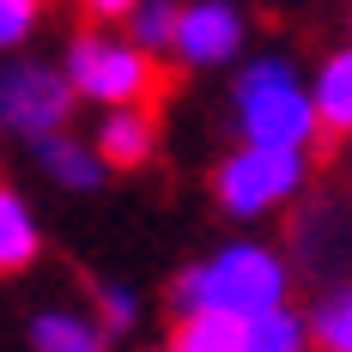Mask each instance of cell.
<instances>
[{"label":"cell","instance_id":"obj_1","mask_svg":"<svg viewBox=\"0 0 352 352\" xmlns=\"http://www.w3.org/2000/svg\"><path fill=\"white\" fill-rule=\"evenodd\" d=\"M285 292H292V267L267 243H231V249H219V255L176 274L170 310L176 316H188V310H231V316L249 322L255 310L285 304Z\"/></svg>","mask_w":352,"mask_h":352},{"label":"cell","instance_id":"obj_2","mask_svg":"<svg viewBox=\"0 0 352 352\" xmlns=\"http://www.w3.org/2000/svg\"><path fill=\"white\" fill-rule=\"evenodd\" d=\"M231 116H237L243 140H261V146H310L322 134L316 91L285 55H261V61H249L237 73Z\"/></svg>","mask_w":352,"mask_h":352},{"label":"cell","instance_id":"obj_3","mask_svg":"<svg viewBox=\"0 0 352 352\" xmlns=\"http://www.w3.org/2000/svg\"><path fill=\"white\" fill-rule=\"evenodd\" d=\"M304 146H261L249 140L243 152H231L219 170H212V195H219V207L231 212V219H267V212H280L285 201H298L304 195Z\"/></svg>","mask_w":352,"mask_h":352},{"label":"cell","instance_id":"obj_4","mask_svg":"<svg viewBox=\"0 0 352 352\" xmlns=\"http://www.w3.org/2000/svg\"><path fill=\"white\" fill-rule=\"evenodd\" d=\"M67 79L91 104H152V91L164 85L146 43L109 31H85L67 43Z\"/></svg>","mask_w":352,"mask_h":352},{"label":"cell","instance_id":"obj_5","mask_svg":"<svg viewBox=\"0 0 352 352\" xmlns=\"http://www.w3.org/2000/svg\"><path fill=\"white\" fill-rule=\"evenodd\" d=\"M73 79L67 67H49V61H0V128H12L19 140H43V134H61L73 116Z\"/></svg>","mask_w":352,"mask_h":352},{"label":"cell","instance_id":"obj_6","mask_svg":"<svg viewBox=\"0 0 352 352\" xmlns=\"http://www.w3.org/2000/svg\"><path fill=\"white\" fill-rule=\"evenodd\" d=\"M243 12L231 6V0H195V6H182L176 12V61L182 67H225V61H237V49H243Z\"/></svg>","mask_w":352,"mask_h":352},{"label":"cell","instance_id":"obj_7","mask_svg":"<svg viewBox=\"0 0 352 352\" xmlns=\"http://www.w3.org/2000/svg\"><path fill=\"white\" fill-rule=\"evenodd\" d=\"M292 255H298V267H304L310 280L328 285V274H340L352 261V212L346 207L298 212V225H292Z\"/></svg>","mask_w":352,"mask_h":352},{"label":"cell","instance_id":"obj_8","mask_svg":"<svg viewBox=\"0 0 352 352\" xmlns=\"http://www.w3.org/2000/svg\"><path fill=\"white\" fill-rule=\"evenodd\" d=\"M91 146L104 152L109 170H140L152 158V146H158V122H152L146 104H109V116L98 122V140Z\"/></svg>","mask_w":352,"mask_h":352},{"label":"cell","instance_id":"obj_9","mask_svg":"<svg viewBox=\"0 0 352 352\" xmlns=\"http://www.w3.org/2000/svg\"><path fill=\"white\" fill-rule=\"evenodd\" d=\"M316 91V122L328 140H352V49H334L310 79Z\"/></svg>","mask_w":352,"mask_h":352},{"label":"cell","instance_id":"obj_10","mask_svg":"<svg viewBox=\"0 0 352 352\" xmlns=\"http://www.w3.org/2000/svg\"><path fill=\"white\" fill-rule=\"evenodd\" d=\"M36 164L49 170V182H61V188H98L104 182V152L85 140H73V134H43L36 140Z\"/></svg>","mask_w":352,"mask_h":352},{"label":"cell","instance_id":"obj_11","mask_svg":"<svg viewBox=\"0 0 352 352\" xmlns=\"http://www.w3.org/2000/svg\"><path fill=\"white\" fill-rule=\"evenodd\" d=\"M176 352H243V316L231 310H188L170 328Z\"/></svg>","mask_w":352,"mask_h":352},{"label":"cell","instance_id":"obj_12","mask_svg":"<svg viewBox=\"0 0 352 352\" xmlns=\"http://www.w3.org/2000/svg\"><path fill=\"white\" fill-rule=\"evenodd\" d=\"M36 249H43V231H36L31 207L0 182V274H25L36 261Z\"/></svg>","mask_w":352,"mask_h":352},{"label":"cell","instance_id":"obj_13","mask_svg":"<svg viewBox=\"0 0 352 352\" xmlns=\"http://www.w3.org/2000/svg\"><path fill=\"white\" fill-rule=\"evenodd\" d=\"M310 346V316H298L292 304L255 310L243 322V352H304Z\"/></svg>","mask_w":352,"mask_h":352},{"label":"cell","instance_id":"obj_14","mask_svg":"<svg viewBox=\"0 0 352 352\" xmlns=\"http://www.w3.org/2000/svg\"><path fill=\"white\" fill-rule=\"evenodd\" d=\"M31 346L36 352H98L104 346V322L73 316V310H43L31 322Z\"/></svg>","mask_w":352,"mask_h":352},{"label":"cell","instance_id":"obj_15","mask_svg":"<svg viewBox=\"0 0 352 352\" xmlns=\"http://www.w3.org/2000/svg\"><path fill=\"white\" fill-rule=\"evenodd\" d=\"M310 340L328 352H352V285H322V304L310 310Z\"/></svg>","mask_w":352,"mask_h":352},{"label":"cell","instance_id":"obj_16","mask_svg":"<svg viewBox=\"0 0 352 352\" xmlns=\"http://www.w3.org/2000/svg\"><path fill=\"white\" fill-rule=\"evenodd\" d=\"M176 12H182L176 0H140V6L128 12V19H134V43H146L152 55L170 49V43H176Z\"/></svg>","mask_w":352,"mask_h":352},{"label":"cell","instance_id":"obj_17","mask_svg":"<svg viewBox=\"0 0 352 352\" xmlns=\"http://www.w3.org/2000/svg\"><path fill=\"white\" fill-rule=\"evenodd\" d=\"M36 19H43V0H0V55L19 49V43H31Z\"/></svg>","mask_w":352,"mask_h":352},{"label":"cell","instance_id":"obj_18","mask_svg":"<svg viewBox=\"0 0 352 352\" xmlns=\"http://www.w3.org/2000/svg\"><path fill=\"white\" fill-rule=\"evenodd\" d=\"M98 322H104V334H128L140 322V298L128 285H98Z\"/></svg>","mask_w":352,"mask_h":352},{"label":"cell","instance_id":"obj_19","mask_svg":"<svg viewBox=\"0 0 352 352\" xmlns=\"http://www.w3.org/2000/svg\"><path fill=\"white\" fill-rule=\"evenodd\" d=\"M85 6H91L98 19H128V12H134L140 0H85Z\"/></svg>","mask_w":352,"mask_h":352}]
</instances>
